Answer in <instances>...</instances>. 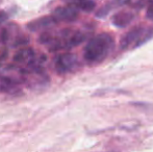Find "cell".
<instances>
[{"mask_svg":"<svg viewBox=\"0 0 153 152\" xmlns=\"http://www.w3.org/2000/svg\"><path fill=\"white\" fill-rule=\"evenodd\" d=\"M114 39L108 33H100L88 41L83 49V59L90 65L100 64L114 49Z\"/></svg>","mask_w":153,"mask_h":152,"instance_id":"cell-1","label":"cell"},{"mask_svg":"<svg viewBox=\"0 0 153 152\" xmlns=\"http://www.w3.org/2000/svg\"><path fill=\"white\" fill-rule=\"evenodd\" d=\"M153 39V26H135L131 28L120 41L122 50L137 49Z\"/></svg>","mask_w":153,"mask_h":152,"instance_id":"cell-2","label":"cell"},{"mask_svg":"<svg viewBox=\"0 0 153 152\" xmlns=\"http://www.w3.org/2000/svg\"><path fill=\"white\" fill-rule=\"evenodd\" d=\"M13 61L23 67H36L43 65L46 61V56L42 53H38L31 47H24L17 51Z\"/></svg>","mask_w":153,"mask_h":152,"instance_id":"cell-3","label":"cell"},{"mask_svg":"<svg viewBox=\"0 0 153 152\" xmlns=\"http://www.w3.org/2000/svg\"><path fill=\"white\" fill-rule=\"evenodd\" d=\"M55 70L59 74L72 73L79 68V59L75 54L70 52L61 53L54 61Z\"/></svg>","mask_w":153,"mask_h":152,"instance_id":"cell-4","label":"cell"},{"mask_svg":"<svg viewBox=\"0 0 153 152\" xmlns=\"http://www.w3.org/2000/svg\"><path fill=\"white\" fill-rule=\"evenodd\" d=\"M52 15L57 22H65V23H72L78 19L79 12L74 6L67 4V5L57 6L53 10Z\"/></svg>","mask_w":153,"mask_h":152,"instance_id":"cell-5","label":"cell"},{"mask_svg":"<svg viewBox=\"0 0 153 152\" xmlns=\"http://www.w3.org/2000/svg\"><path fill=\"white\" fill-rule=\"evenodd\" d=\"M57 24H59V22L56 21V19L52 15H50V16H44L30 21L29 23H27L26 28L31 33H36V31L49 30Z\"/></svg>","mask_w":153,"mask_h":152,"instance_id":"cell-6","label":"cell"},{"mask_svg":"<svg viewBox=\"0 0 153 152\" xmlns=\"http://www.w3.org/2000/svg\"><path fill=\"white\" fill-rule=\"evenodd\" d=\"M134 19V15L131 12H119L111 18V23L118 28H124L130 25Z\"/></svg>","mask_w":153,"mask_h":152,"instance_id":"cell-7","label":"cell"},{"mask_svg":"<svg viewBox=\"0 0 153 152\" xmlns=\"http://www.w3.org/2000/svg\"><path fill=\"white\" fill-rule=\"evenodd\" d=\"M67 4L74 6L78 10L85 13H91L96 8V3L94 0H64Z\"/></svg>","mask_w":153,"mask_h":152,"instance_id":"cell-8","label":"cell"},{"mask_svg":"<svg viewBox=\"0 0 153 152\" xmlns=\"http://www.w3.org/2000/svg\"><path fill=\"white\" fill-rule=\"evenodd\" d=\"M131 105L142 113L153 114V103H149V102H132Z\"/></svg>","mask_w":153,"mask_h":152,"instance_id":"cell-9","label":"cell"},{"mask_svg":"<svg viewBox=\"0 0 153 152\" xmlns=\"http://www.w3.org/2000/svg\"><path fill=\"white\" fill-rule=\"evenodd\" d=\"M115 5V3H111V4H106V5H103L102 7H100L98 10V12L96 13V17L98 18H104L105 16L109 14V13L113 10V6Z\"/></svg>","mask_w":153,"mask_h":152,"instance_id":"cell-10","label":"cell"},{"mask_svg":"<svg viewBox=\"0 0 153 152\" xmlns=\"http://www.w3.org/2000/svg\"><path fill=\"white\" fill-rule=\"evenodd\" d=\"M7 55H8V49L6 47L5 44L1 43L0 44V62L4 61V59H7Z\"/></svg>","mask_w":153,"mask_h":152,"instance_id":"cell-11","label":"cell"},{"mask_svg":"<svg viewBox=\"0 0 153 152\" xmlns=\"http://www.w3.org/2000/svg\"><path fill=\"white\" fill-rule=\"evenodd\" d=\"M147 12H146V18L150 21H153V0H148Z\"/></svg>","mask_w":153,"mask_h":152,"instance_id":"cell-12","label":"cell"},{"mask_svg":"<svg viewBox=\"0 0 153 152\" xmlns=\"http://www.w3.org/2000/svg\"><path fill=\"white\" fill-rule=\"evenodd\" d=\"M10 19V13L6 10H0V24L6 22Z\"/></svg>","mask_w":153,"mask_h":152,"instance_id":"cell-13","label":"cell"},{"mask_svg":"<svg viewBox=\"0 0 153 152\" xmlns=\"http://www.w3.org/2000/svg\"><path fill=\"white\" fill-rule=\"evenodd\" d=\"M2 1H3V0H0V4H1V2H2Z\"/></svg>","mask_w":153,"mask_h":152,"instance_id":"cell-14","label":"cell"}]
</instances>
